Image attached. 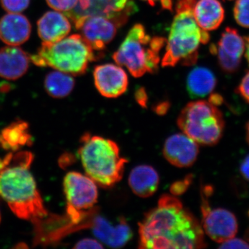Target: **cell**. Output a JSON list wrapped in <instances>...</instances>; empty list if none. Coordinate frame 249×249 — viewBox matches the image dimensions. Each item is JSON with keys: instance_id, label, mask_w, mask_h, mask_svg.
Returning a JSON list of instances; mask_svg holds the SVG:
<instances>
[{"instance_id": "3957f363", "label": "cell", "mask_w": 249, "mask_h": 249, "mask_svg": "<svg viewBox=\"0 0 249 249\" xmlns=\"http://www.w3.org/2000/svg\"><path fill=\"white\" fill-rule=\"evenodd\" d=\"M196 2V0H178L162 67H175L178 63L186 66L194 65L201 44L209 42V33L199 27L193 15Z\"/></svg>"}, {"instance_id": "8992f818", "label": "cell", "mask_w": 249, "mask_h": 249, "mask_svg": "<svg viewBox=\"0 0 249 249\" xmlns=\"http://www.w3.org/2000/svg\"><path fill=\"white\" fill-rule=\"evenodd\" d=\"M165 42L163 37H151L142 24H137L129 30L113 58L118 65L125 67L132 76L140 78L158 70L160 52Z\"/></svg>"}, {"instance_id": "5b68a950", "label": "cell", "mask_w": 249, "mask_h": 249, "mask_svg": "<svg viewBox=\"0 0 249 249\" xmlns=\"http://www.w3.org/2000/svg\"><path fill=\"white\" fill-rule=\"evenodd\" d=\"M94 51L79 34L65 37L58 42H43L36 53L30 55L36 66L49 67L69 74L78 76L86 71L95 60Z\"/></svg>"}, {"instance_id": "603a6c76", "label": "cell", "mask_w": 249, "mask_h": 249, "mask_svg": "<svg viewBox=\"0 0 249 249\" xmlns=\"http://www.w3.org/2000/svg\"><path fill=\"white\" fill-rule=\"evenodd\" d=\"M75 86L72 75L58 70L49 72L45 77V88L49 96L54 98L67 97Z\"/></svg>"}, {"instance_id": "e575fe53", "label": "cell", "mask_w": 249, "mask_h": 249, "mask_svg": "<svg viewBox=\"0 0 249 249\" xmlns=\"http://www.w3.org/2000/svg\"><path fill=\"white\" fill-rule=\"evenodd\" d=\"M245 39L246 42V58H247V61L249 63V37H245Z\"/></svg>"}, {"instance_id": "7a4b0ae2", "label": "cell", "mask_w": 249, "mask_h": 249, "mask_svg": "<svg viewBox=\"0 0 249 249\" xmlns=\"http://www.w3.org/2000/svg\"><path fill=\"white\" fill-rule=\"evenodd\" d=\"M33 160L34 155L31 152H19L0 171V199L18 217L34 222L45 218L47 211L29 170Z\"/></svg>"}, {"instance_id": "83f0119b", "label": "cell", "mask_w": 249, "mask_h": 249, "mask_svg": "<svg viewBox=\"0 0 249 249\" xmlns=\"http://www.w3.org/2000/svg\"><path fill=\"white\" fill-rule=\"evenodd\" d=\"M192 179H193V177L188 176L184 179L173 183V186H171L170 191H171L174 196H178V195L183 194L188 189L190 185H191Z\"/></svg>"}, {"instance_id": "52a82bcc", "label": "cell", "mask_w": 249, "mask_h": 249, "mask_svg": "<svg viewBox=\"0 0 249 249\" xmlns=\"http://www.w3.org/2000/svg\"><path fill=\"white\" fill-rule=\"evenodd\" d=\"M178 124L183 133L202 145L212 146L222 139L225 122L222 113L206 101L187 104L180 113Z\"/></svg>"}, {"instance_id": "4fadbf2b", "label": "cell", "mask_w": 249, "mask_h": 249, "mask_svg": "<svg viewBox=\"0 0 249 249\" xmlns=\"http://www.w3.org/2000/svg\"><path fill=\"white\" fill-rule=\"evenodd\" d=\"M95 86L102 96L117 98L125 92L128 77L122 67L113 64L98 65L93 70Z\"/></svg>"}, {"instance_id": "7402d4cb", "label": "cell", "mask_w": 249, "mask_h": 249, "mask_svg": "<svg viewBox=\"0 0 249 249\" xmlns=\"http://www.w3.org/2000/svg\"><path fill=\"white\" fill-rule=\"evenodd\" d=\"M217 79L209 69L196 67L190 72L186 80V88L193 98H204L213 91Z\"/></svg>"}, {"instance_id": "d590c367", "label": "cell", "mask_w": 249, "mask_h": 249, "mask_svg": "<svg viewBox=\"0 0 249 249\" xmlns=\"http://www.w3.org/2000/svg\"><path fill=\"white\" fill-rule=\"evenodd\" d=\"M142 1H146V2L151 5V6H155V5L157 4V2L161 1V0H142Z\"/></svg>"}, {"instance_id": "484cf974", "label": "cell", "mask_w": 249, "mask_h": 249, "mask_svg": "<svg viewBox=\"0 0 249 249\" xmlns=\"http://www.w3.org/2000/svg\"><path fill=\"white\" fill-rule=\"evenodd\" d=\"M46 1L52 9L65 14L76 6L78 0H46Z\"/></svg>"}, {"instance_id": "8d00e7d4", "label": "cell", "mask_w": 249, "mask_h": 249, "mask_svg": "<svg viewBox=\"0 0 249 249\" xmlns=\"http://www.w3.org/2000/svg\"><path fill=\"white\" fill-rule=\"evenodd\" d=\"M247 140L249 144V121L247 124Z\"/></svg>"}, {"instance_id": "4dcf8cb0", "label": "cell", "mask_w": 249, "mask_h": 249, "mask_svg": "<svg viewBox=\"0 0 249 249\" xmlns=\"http://www.w3.org/2000/svg\"><path fill=\"white\" fill-rule=\"evenodd\" d=\"M240 173L247 181H249V155L242 160L240 167Z\"/></svg>"}, {"instance_id": "8fae6325", "label": "cell", "mask_w": 249, "mask_h": 249, "mask_svg": "<svg viewBox=\"0 0 249 249\" xmlns=\"http://www.w3.org/2000/svg\"><path fill=\"white\" fill-rule=\"evenodd\" d=\"M245 39L232 28H226L217 45H212L211 52L215 54L222 70L226 73H234L240 66L245 53Z\"/></svg>"}, {"instance_id": "7c38bea8", "label": "cell", "mask_w": 249, "mask_h": 249, "mask_svg": "<svg viewBox=\"0 0 249 249\" xmlns=\"http://www.w3.org/2000/svg\"><path fill=\"white\" fill-rule=\"evenodd\" d=\"M82 36L93 51L104 50L113 40L120 24L110 18L101 16H89L75 24Z\"/></svg>"}, {"instance_id": "f35d334b", "label": "cell", "mask_w": 249, "mask_h": 249, "mask_svg": "<svg viewBox=\"0 0 249 249\" xmlns=\"http://www.w3.org/2000/svg\"><path fill=\"white\" fill-rule=\"evenodd\" d=\"M0 222H1V214H0Z\"/></svg>"}, {"instance_id": "9c48e42d", "label": "cell", "mask_w": 249, "mask_h": 249, "mask_svg": "<svg viewBox=\"0 0 249 249\" xmlns=\"http://www.w3.org/2000/svg\"><path fill=\"white\" fill-rule=\"evenodd\" d=\"M211 186H205L201 191V227L205 233L217 243L235 237L238 231V223L235 214L223 208L212 209L209 197L212 193Z\"/></svg>"}, {"instance_id": "74e56055", "label": "cell", "mask_w": 249, "mask_h": 249, "mask_svg": "<svg viewBox=\"0 0 249 249\" xmlns=\"http://www.w3.org/2000/svg\"><path fill=\"white\" fill-rule=\"evenodd\" d=\"M245 237L246 238H247V241L249 242V228L248 229V230L247 231V232H246Z\"/></svg>"}, {"instance_id": "5bb4252c", "label": "cell", "mask_w": 249, "mask_h": 249, "mask_svg": "<svg viewBox=\"0 0 249 249\" xmlns=\"http://www.w3.org/2000/svg\"><path fill=\"white\" fill-rule=\"evenodd\" d=\"M197 142L184 133L175 134L165 141L163 156L172 165L188 168L194 164L199 155Z\"/></svg>"}, {"instance_id": "6da1fadb", "label": "cell", "mask_w": 249, "mask_h": 249, "mask_svg": "<svg viewBox=\"0 0 249 249\" xmlns=\"http://www.w3.org/2000/svg\"><path fill=\"white\" fill-rule=\"evenodd\" d=\"M140 249H203L204 231L196 218L175 196L160 197L139 224Z\"/></svg>"}, {"instance_id": "f1b7e54d", "label": "cell", "mask_w": 249, "mask_h": 249, "mask_svg": "<svg viewBox=\"0 0 249 249\" xmlns=\"http://www.w3.org/2000/svg\"><path fill=\"white\" fill-rule=\"evenodd\" d=\"M73 249H103L102 243L99 241L92 238H85L83 240L78 241L74 246Z\"/></svg>"}, {"instance_id": "2e32d148", "label": "cell", "mask_w": 249, "mask_h": 249, "mask_svg": "<svg viewBox=\"0 0 249 249\" xmlns=\"http://www.w3.org/2000/svg\"><path fill=\"white\" fill-rule=\"evenodd\" d=\"M31 33L30 22L19 13H9L0 19V38L6 45H22L29 40Z\"/></svg>"}, {"instance_id": "d4e9b609", "label": "cell", "mask_w": 249, "mask_h": 249, "mask_svg": "<svg viewBox=\"0 0 249 249\" xmlns=\"http://www.w3.org/2000/svg\"><path fill=\"white\" fill-rule=\"evenodd\" d=\"M31 0H0L1 6L9 13H21L29 7Z\"/></svg>"}, {"instance_id": "4316f807", "label": "cell", "mask_w": 249, "mask_h": 249, "mask_svg": "<svg viewBox=\"0 0 249 249\" xmlns=\"http://www.w3.org/2000/svg\"><path fill=\"white\" fill-rule=\"evenodd\" d=\"M219 249H249V244L240 238H232L220 243Z\"/></svg>"}, {"instance_id": "d6986e66", "label": "cell", "mask_w": 249, "mask_h": 249, "mask_svg": "<svg viewBox=\"0 0 249 249\" xmlns=\"http://www.w3.org/2000/svg\"><path fill=\"white\" fill-rule=\"evenodd\" d=\"M129 186L134 194L146 198L155 194L160 184V176L157 170L147 165L136 166L131 171Z\"/></svg>"}, {"instance_id": "836d02e7", "label": "cell", "mask_w": 249, "mask_h": 249, "mask_svg": "<svg viewBox=\"0 0 249 249\" xmlns=\"http://www.w3.org/2000/svg\"><path fill=\"white\" fill-rule=\"evenodd\" d=\"M210 102L213 103L214 106H217L219 105L222 104L223 100L222 96L219 94H213L212 96L210 97Z\"/></svg>"}, {"instance_id": "ba28073f", "label": "cell", "mask_w": 249, "mask_h": 249, "mask_svg": "<svg viewBox=\"0 0 249 249\" xmlns=\"http://www.w3.org/2000/svg\"><path fill=\"white\" fill-rule=\"evenodd\" d=\"M97 186L87 175L73 171L65 175L63 189L67 214L72 225L78 226L92 211L98 200Z\"/></svg>"}, {"instance_id": "f546056e", "label": "cell", "mask_w": 249, "mask_h": 249, "mask_svg": "<svg viewBox=\"0 0 249 249\" xmlns=\"http://www.w3.org/2000/svg\"><path fill=\"white\" fill-rule=\"evenodd\" d=\"M237 90L240 96L249 103V71L242 78Z\"/></svg>"}, {"instance_id": "ac0fdd59", "label": "cell", "mask_w": 249, "mask_h": 249, "mask_svg": "<svg viewBox=\"0 0 249 249\" xmlns=\"http://www.w3.org/2000/svg\"><path fill=\"white\" fill-rule=\"evenodd\" d=\"M71 29L68 17L60 11H48L37 22V33L43 42H58L67 37Z\"/></svg>"}, {"instance_id": "d6a6232c", "label": "cell", "mask_w": 249, "mask_h": 249, "mask_svg": "<svg viewBox=\"0 0 249 249\" xmlns=\"http://www.w3.org/2000/svg\"><path fill=\"white\" fill-rule=\"evenodd\" d=\"M13 157H14V155L12 153H9L6 155L4 158H0V171L4 169L6 166H8L11 163Z\"/></svg>"}, {"instance_id": "44dd1931", "label": "cell", "mask_w": 249, "mask_h": 249, "mask_svg": "<svg viewBox=\"0 0 249 249\" xmlns=\"http://www.w3.org/2000/svg\"><path fill=\"white\" fill-rule=\"evenodd\" d=\"M32 144L33 137L26 121H14L0 131V147L5 150L16 152Z\"/></svg>"}, {"instance_id": "cb8c5ba5", "label": "cell", "mask_w": 249, "mask_h": 249, "mask_svg": "<svg viewBox=\"0 0 249 249\" xmlns=\"http://www.w3.org/2000/svg\"><path fill=\"white\" fill-rule=\"evenodd\" d=\"M233 14L239 25L249 28V0H237L234 6Z\"/></svg>"}, {"instance_id": "1f68e13d", "label": "cell", "mask_w": 249, "mask_h": 249, "mask_svg": "<svg viewBox=\"0 0 249 249\" xmlns=\"http://www.w3.org/2000/svg\"><path fill=\"white\" fill-rule=\"evenodd\" d=\"M136 98H137V101L141 106H146L147 102V95L145 92V90L142 89H139L136 93Z\"/></svg>"}, {"instance_id": "ffe728a7", "label": "cell", "mask_w": 249, "mask_h": 249, "mask_svg": "<svg viewBox=\"0 0 249 249\" xmlns=\"http://www.w3.org/2000/svg\"><path fill=\"white\" fill-rule=\"evenodd\" d=\"M193 15L203 30L213 31L224 21V9L218 0H199L195 4Z\"/></svg>"}, {"instance_id": "277c9868", "label": "cell", "mask_w": 249, "mask_h": 249, "mask_svg": "<svg viewBox=\"0 0 249 249\" xmlns=\"http://www.w3.org/2000/svg\"><path fill=\"white\" fill-rule=\"evenodd\" d=\"M78 156L85 174L98 186L109 188L119 182L127 160L110 139L85 133L80 139Z\"/></svg>"}, {"instance_id": "30bf717a", "label": "cell", "mask_w": 249, "mask_h": 249, "mask_svg": "<svg viewBox=\"0 0 249 249\" xmlns=\"http://www.w3.org/2000/svg\"><path fill=\"white\" fill-rule=\"evenodd\" d=\"M134 0H78L76 6L65 15L74 24L89 16L110 18L121 26L137 11Z\"/></svg>"}, {"instance_id": "e0dca14e", "label": "cell", "mask_w": 249, "mask_h": 249, "mask_svg": "<svg viewBox=\"0 0 249 249\" xmlns=\"http://www.w3.org/2000/svg\"><path fill=\"white\" fill-rule=\"evenodd\" d=\"M30 55L17 46L0 49V77L16 80L24 76L29 70Z\"/></svg>"}, {"instance_id": "9a60e30c", "label": "cell", "mask_w": 249, "mask_h": 249, "mask_svg": "<svg viewBox=\"0 0 249 249\" xmlns=\"http://www.w3.org/2000/svg\"><path fill=\"white\" fill-rule=\"evenodd\" d=\"M88 226L96 238L111 248L124 247L132 237L130 227L124 217L113 224L106 218L96 216Z\"/></svg>"}]
</instances>
